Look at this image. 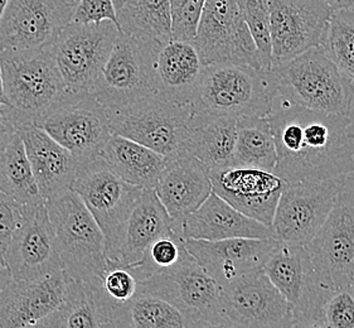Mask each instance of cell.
Returning a JSON list of instances; mask_svg holds the SVG:
<instances>
[{"label": "cell", "mask_w": 354, "mask_h": 328, "mask_svg": "<svg viewBox=\"0 0 354 328\" xmlns=\"http://www.w3.org/2000/svg\"><path fill=\"white\" fill-rule=\"evenodd\" d=\"M269 122L277 154L272 173L285 182L335 179L354 172L349 116L324 114L283 99Z\"/></svg>", "instance_id": "6da1fadb"}, {"label": "cell", "mask_w": 354, "mask_h": 328, "mask_svg": "<svg viewBox=\"0 0 354 328\" xmlns=\"http://www.w3.org/2000/svg\"><path fill=\"white\" fill-rule=\"evenodd\" d=\"M263 72L285 100L324 114H351L353 82L334 64L323 46L309 48Z\"/></svg>", "instance_id": "7a4b0ae2"}, {"label": "cell", "mask_w": 354, "mask_h": 328, "mask_svg": "<svg viewBox=\"0 0 354 328\" xmlns=\"http://www.w3.org/2000/svg\"><path fill=\"white\" fill-rule=\"evenodd\" d=\"M7 107L1 118L15 129L35 124L67 95L50 48L0 52Z\"/></svg>", "instance_id": "3957f363"}, {"label": "cell", "mask_w": 354, "mask_h": 328, "mask_svg": "<svg viewBox=\"0 0 354 328\" xmlns=\"http://www.w3.org/2000/svg\"><path fill=\"white\" fill-rule=\"evenodd\" d=\"M64 271L72 279L97 283L106 269L102 230L72 190L46 200Z\"/></svg>", "instance_id": "277c9868"}, {"label": "cell", "mask_w": 354, "mask_h": 328, "mask_svg": "<svg viewBox=\"0 0 354 328\" xmlns=\"http://www.w3.org/2000/svg\"><path fill=\"white\" fill-rule=\"evenodd\" d=\"M277 91L266 73L248 64H207L192 98V111L232 119L266 118Z\"/></svg>", "instance_id": "5b68a950"}, {"label": "cell", "mask_w": 354, "mask_h": 328, "mask_svg": "<svg viewBox=\"0 0 354 328\" xmlns=\"http://www.w3.org/2000/svg\"><path fill=\"white\" fill-rule=\"evenodd\" d=\"M139 292L168 300L193 327H228L222 289L187 250L177 263L139 280Z\"/></svg>", "instance_id": "8992f818"}, {"label": "cell", "mask_w": 354, "mask_h": 328, "mask_svg": "<svg viewBox=\"0 0 354 328\" xmlns=\"http://www.w3.org/2000/svg\"><path fill=\"white\" fill-rule=\"evenodd\" d=\"M113 134L125 136L165 158L187 153L191 105L153 95L125 107H106Z\"/></svg>", "instance_id": "52a82bcc"}, {"label": "cell", "mask_w": 354, "mask_h": 328, "mask_svg": "<svg viewBox=\"0 0 354 328\" xmlns=\"http://www.w3.org/2000/svg\"><path fill=\"white\" fill-rule=\"evenodd\" d=\"M72 191L77 193L105 236L106 257L119 262L124 228L142 188L115 174L101 157L82 163Z\"/></svg>", "instance_id": "ba28073f"}, {"label": "cell", "mask_w": 354, "mask_h": 328, "mask_svg": "<svg viewBox=\"0 0 354 328\" xmlns=\"http://www.w3.org/2000/svg\"><path fill=\"white\" fill-rule=\"evenodd\" d=\"M162 43L120 32L93 95L105 107H120L156 93L154 56Z\"/></svg>", "instance_id": "9c48e42d"}, {"label": "cell", "mask_w": 354, "mask_h": 328, "mask_svg": "<svg viewBox=\"0 0 354 328\" xmlns=\"http://www.w3.org/2000/svg\"><path fill=\"white\" fill-rule=\"evenodd\" d=\"M323 286L354 284V173L340 176L333 208L305 245Z\"/></svg>", "instance_id": "30bf717a"}, {"label": "cell", "mask_w": 354, "mask_h": 328, "mask_svg": "<svg viewBox=\"0 0 354 328\" xmlns=\"http://www.w3.org/2000/svg\"><path fill=\"white\" fill-rule=\"evenodd\" d=\"M119 33L110 21H71L59 32L50 51L68 93H93Z\"/></svg>", "instance_id": "8fae6325"}, {"label": "cell", "mask_w": 354, "mask_h": 328, "mask_svg": "<svg viewBox=\"0 0 354 328\" xmlns=\"http://www.w3.org/2000/svg\"><path fill=\"white\" fill-rule=\"evenodd\" d=\"M36 125L84 163L100 157L113 136L106 107L91 93H67Z\"/></svg>", "instance_id": "7c38bea8"}, {"label": "cell", "mask_w": 354, "mask_h": 328, "mask_svg": "<svg viewBox=\"0 0 354 328\" xmlns=\"http://www.w3.org/2000/svg\"><path fill=\"white\" fill-rule=\"evenodd\" d=\"M339 179L285 182L271 224L274 239L295 245L309 243L333 208Z\"/></svg>", "instance_id": "4fadbf2b"}, {"label": "cell", "mask_w": 354, "mask_h": 328, "mask_svg": "<svg viewBox=\"0 0 354 328\" xmlns=\"http://www.w3.org/2000/svg\"><path fill=\"white\" fill-rule=\"evenodd\" d=\"M193 42L205 66L248 64L261 71L255 41L236 0H205Z\"/></svg>", "instance_id": "5bb4252c"}, {"label": "cell", "mask_w": 354, "mask_h": 328, "mask_svg": "<svg viewBox=\"0 0 354 328\" xmlns=\"http://www.w3.org/2000/svg\"><path fill=\"white\" fill-rule=\"evenodd\" d=\"M71 0H8L0 18V52L48 50L71 23Z\"/></svg>", "instance_id": "9a60e30c"}, {"label": "cell", "mask_w": 354, "mask_h": 328, "mask_svg": "<svg viewBox=\"0 0 354 328\" xmlns=\"http://www.w3.org/2000/svg\"><path fill=\"white\" fill-rule=\"evenodd\" d=\"M221 289L228 327H295L290 303L263 268L250 271Z\"/></svg>", "instance_id": "2e32d148"}, {"label": "cell", "mask_w": 354, "mask_h": 328, "mask_svg": "<svg viewBox=\"0 0 354 328\" xmlns=\"http://www.w3.org/2000/svg\"><path fill=\"white\" fill-rule=\"evenodd\" d=\"M269 7L272 66L326 42L334 10L324 0H269Z\"/></svg>", "instance_id": "e0dca14e"}, {"label": "cell", "mask_w": 354, "mask_h": 328, "mask_svg": "<svg viewBox=\"0 0 354 328\" xmlns=\"http://www.w3.org/2000/svg\"><path fill=\"white\" fill-rule=\"evenodd\" d=\"M6 265L13 280H32L64 269L46 201L23 205Z\"/></svg>", "instance_id": "ac0fdd59"}, {"label": "cell", "mask_w": 354, "mask_h": 328, "mask_svg": "<svg viewBox=\"0 0 354 328\" xmlns=\"http://www.w3.org/2000/svg\"><path fill=\"white\" fill-rule=\"evenodd\" d=\"M263 271L290 303L295 327H313L323 286L306 246L280 242Z\"/></svg>", "instance_id": "d6986e66"}, {"label": "cell", "mask_w": 354, "mask_h": 328, "mask_svg": "<svg viewBox=\"0 0 354 328\" xmlns=\"http://www.w3.org/2000/svg\"><path fill=\"white\" fill-rule=\"evenodd\" d=\"M212 191L242 214L271 228L285 181L248 167L208 170Z\"/></svg>", "instance_id": "ffe728a7"}, {"label": "cell", "mask_w": 354, "mask_h": 328, "mask_svg": "<svg viewBox=\"0 0 354 328\" xmlns=\"http://www.w3.org/2000/svg\"><path fill=\"white\" fill-rule=\"evenodd\" d=\"M70 280L64 269L32 280H12L0 292V328L37 327L61 306Z\"/></svg>", "instance_id": "44dd1931"}, {"label": "cell", "mask_w": 354, "mask_h": 328, "mask_svg": "<svg viewBox=\"0 0 354 328\" xmlns=\"http://www.w3.org/2000/svg\"><path fill=\"white\" fill-rule=\"evenodd\" d=\"M279 244L280 242L274 237H234L216 242L185 239V248L189 254L221 288L250 271L263 268L270 254L277 249Z\"/></svg>", "instance_id": "7402d4cb"}, {"label": "cell", "mask_w": 354, "mask_h": 328, "mask_svg": "<svg viewBox=\"0 0 354 328\" xmlns=\"http://www.w3.org/2000/svg\"><path fill=\"white\" fill-rule=\"evenodd\" d=\"M154 190L173 220L174 231L180 236L182 222L207 200L212 183L205 164L185 153L167 158Z\"/></svg>", "instance_id": "603a6c76"}, {"label": "cell", "mask_w": 354, "mask_h": 328, "mask_svg": "<svg viewBox=\"0 0 354 328\" xmlns=\"http://www.w3.org/2000/svg\"><path fill=\"white\" fill-rule=\"evenodd\" d=\"M44 200L72 190L81 162L70 150L35 124L17 129Z\"/></svg>", "instance_id": "cb8c5ba5"}, {"label": "cell", "mask_w": 354, "mask_h": 328, "mask_svg": "<svg viewBox=\"0 0 354 328\" xmlns=\"http://www.w3.org/2000/svg\"><path fill=\"white\" fill-rule=\"evenodd\" d=\"M156 95L165 100L191 105L205 64L194 42L170 39L156 48L154 56Z\"/></svg>", "instance_id": "d4e9b609"}, {"label": "cell", "mask_w": 354, "mask_h": 328, "mask_svg": "<svg viewBox=\"0 0 354 328\" xmlns=\"http://www.w3.org/2000/svg\"><path fill=\"white\" fill-rule=\"evenodd\" d=\"M180 236L209 242L234 237H274L271 228L242 214L213 191L196 211L183 220Z\"/></svg>", "instance_id": "484cf974"}, {"label": "cell", "mask_w": 354, "mask_h": 328, "mask_svg": "<svg viewBox=\"0 0 354 328\" xmlns=\"http://www.w3.org/2000/svg\"><path fill=\"white\" fill-rule=\"evenodd\" d=\"M173 220L154 188H142L124 228L119 263L135 264L142 260L147 249L158 239L176 235ZM178 235V234H177Z\"/></svg>", "instance_id": "4316f807"}, {"label": "cell", "mask_w": 354, "mask_h": 328, "mask_svg": "<svg viewBox=\"0 0 354 328\" xmlns=\"http://www.w3.org/2000/svg\"><path fill=\"white\" fill-rule=\"evenodd\" d=\"M236 136V119L193 111L187 140V153L198 158L208 170L231 167Z\"/></svg>", "instance_id": "83f0119b"}, {"label": "cell", "mask_w": 354, "mask_h": 328, "mask_svg": "<svg viewBox=\"0 0 354 328\" xmlns=\"http://www.w3.org/2000/svg\"><path fill=\"white\" fill-rule=\"evenodd\" d=\"M100 282L71 278L61 306L37 327L113 328L111 311L102 297Z\"/></svg>", "instance_id": "f1b7e54d"}, {"label": "cell", "mask_w": 354, "mask_h": 328, "mask_svg": "<svg viewBox=\"0 0 354 328\" xmlns=\"http://www.w3.org/2000/svg\"><path fill=\"white\" fill-rule=\"evenodd\" d=\"M110 170L130 185L154 188L167 158L125 136L113 134L100 153Z\"/></svg>", "instance_id": "f546056e"}, {"label": "cell", "mask_w": 354, "mask_h": 328, "mask_svg": "<svg viewBox=\"0 0 354 328\" xmlns=\"http://www.w3.org/2000/svg\"><path fill=\"white\" fill-rule=\"evenodd\" d=\"M277 145L270 128L269 116L237 120L234 167L272 172L277 165Z\"/></svg>", "instance_id": "4dcf8cb0"}, {"label": "cell", "mask_w": 354, "mask_h": 328, "mask_svg": "<svg viewBox=\"0 0 354 328\" xmlns=\"http://www.w3.org/2000/svg\"><path fill=\"white\" fill-rule=\"evenodd\" d=\"M0 191L21 205L46 201L39 193L18 131L0 148Z\"/></svg>", "instance_id": "1f68e13d"}, {"label": "cell", "mask_w": 354, "mask_h": 328, "mask_svg": "<svg viewBox=\"0 0 354 328\" xmlns=\"http://www.w3.org/2000/svg\"><path fill=\"white\" fill-rule=\"evenodd\" d=\"M191 328L189 322L168 300L148 293H136L133 300L113 314V328Z\"/></svg>", "instance_id": "d6a6232c"}, {"label": "cell", "mask_w": 354, "mask_h": 328, "mask_svg": "<svg viewBox=\"0 0 354 328\" xmlns=\"http://www.w3.org/2000/svg\"><path fill=\"white\" fill-rule=\"evenodd\" d=\"M120 32L156 39H171L169 0H127L116 12Z\"/></svg>", "instance_id": "836d02e7"}, {"label": "cell", "mask_w": 354, "mask_h": 328, "mask_svg": "<svg viewBox=\"0 0 354 328\" xmlns=\"http://www.w3.org/2000/svg\"><path fill=\"white\" fill-rule=\"evenodd\" d=\"M323 47L354 85V7L334 10Z\"/></svg>", "instance_id": "e575fe53"}, {"label": "cell", "mask_w": 354, "mask_h": 328, "mask_svg": "<svg viewBox=\"0 0 354 328\" xmlns=\"http://www.w3.org/2000/svg\"><path fill=\"white\" fill-rule=\"evenodd\" d=\"M313 327L354 328V284L323 286Z\"/></svg>", "instance_id": "d590c367"}, {"label": "cell", "mask_w": 354, "mask_h": 328, "mask_svg": "<svg viewBox=\"0 0 354 328\" xmlns=\"http://www.w3.org/2000/svg\"><path fill=\"white\" fill-rule=\"evenodd\" d=\"M243 21L255 41L261 71H269L272 66V46L270 36L269 0H236Z\"/></svg>", "instance_id": "8d00e7d4"}, {"label": "cell", "mask_w": 354, "mask_h": 328, "mask_svg": "<svg viewBox=\"0 0 354 328\" xmlns=\"http://www.w3.org/2000/svg\"><path fill=\"white\" fill-rule=\"evenodd\" d=\"M100 286L102 297L111 311L113 328V314L136 295L139 279L135 277L129 266L107 257L106 269L104 271Z\"/></svg>", "instance_id": "74e56055"}, {"label": "cell", "mask_w": 354, "mask_h": 328, "mask_svg": "<svg viewBox=\"0 0 354 328\" xmlns=\"http://www.w3.org/2000/svg\"><path fill=\"white\" fill-rule=\"evenodd\" d=\"M187 251L185 239L182 236H164L156 240L145 251L139 263L127 265L134 273L135 277L142 280L154 271H162L176 264Z\"/></svg>", "instance_id": "f35d334b"}, {"label": "cell", "mask_w": 354, "mask_h": 328, "mask_svg": "<svg viewBox=\"0 0 354 328\" xmlns=\"http://www.w3.org/2000/svg\"><path fill=\"white\" fill-rule=\"evenodd\" d=\"M205 0H169L171 39L194 41Z\"/></svg>", "instance_id": "ab89813d"}, {"label": "cell", "mask_w": 354, "mask_h": 328, "mask_svg": "<svg viewBox=\"0 0 354 328\" xmlns=\"http://www.w3.org/2000/svg\"><path fill=\"white\" fill-rule=\"evenodd\" d=\"M23 205L0 191V263L6 265V254L21 220Z\"/></svg>", "instance_id": "60d3db41"}, {"label": "cell", "mask_w": 354, "mask_h": 328, "mask_svg": "<svg viewBox=\"0 0 354 328\" xmlns=\"http://www.w3.org/2000/svg\"><path fill=\"white\" fill-rule=\"evenodd\" d=\"M104 21H113L120 30L113 0H77L71 21L91 24Z\"/></svg>", "instance_id": "b9f144b4"}, {"label": "cell", "mask_w": 354, "mask_h": 328, "mask_svg": "<svg viewBox=\"0 0 354 328\" xmlns=\"http://www.w3.org/2000/svg\"><path fill=\"white\" fill-rule=\"evenodd\" d=\"M15 133H17V129L6 119L0 118V148L12 139V136H15Z\"/></svg>", "instance_id": "7bdbcfd3"}, {"label": "cell", "mask_w": 354, "mask_h": 328, "mask_svg": "<svg viewBox=\"0 0 354 328\" xmlns=\"http://www.w3.org/2000/svg\"><path fill=\"white\" fill-rule=\"evenodd\" d=\"M13 280L12 278V274L7 268V265L0 263V292L6 288V286L10 284V282Z\"/></svg>", "instance_id": "ee69618b"}, {"label": "cell", "mask_w": 354, "mask_h": 328, "mask_svg": "<svg viewBox=\"0 0 354 328\" xmlns=\"http://www.w3.org/2000/svg\"><path fill=\"white\" fill-rule=\"evenodd\" d=\"M329 7L333 10L338 9H344V8H351L354 6V0H324Z\"/></svg>", "instance_id": "f6af8a7d"}, {"label": "cell", "mask_w": 354, "mask_h": 328, "mask_svg": "<svg viewBox=\"0 0 354 328\" xmlns=\"http://www.w3.org/2000/svg\"><path fill=\"white\" fill-rule=\"evenodd\" d=\"M7 107V99L4 95V85H3V75H1V64H0V118L3 109Z\"/></svg>", "instance_id": "bcb514c9"}, {"label": "cell", "mask_w": 354, "mask_h": 328, "mask_svg": "<svg viewBox=\"0 0 354 328\" xmlns=\"http://www.w3.org/2000/svg\"><path fill=\"white\" fill-rule=\"evenodd\" d=\"M113 4H115V8H116V12L120 9L122 6H124V3L127 1V0H113Z\"/></svg>", "instance_id": "7dc6e473"}, {"label": "cell", "mask_w": 354, "mask_h": 328, "mask_svg": "<svg viewBox=\"0 0 354 328\" xmlns=\"http://www.w3.org/2000/svg\"><path fill=\"white\" fill-rule=\"evenodd\" d=\"M8 0H0V18H1V15H3V12H4V8L7 6Z\"/></svg>", "instance_id": "c3c4849f"}, {"label": "cell", "mask_w": 354, "mask_h": 328, "mask_svg": "<svg viewBox=\"0 0 354 328\" xmlns=\"http://www.w3.org/2000/svg\"><path fill=\"white\" fill-rule=\"evenodd\" d=\"M71 1H75V3H77V0H71Z\"/></svg>", "instance_id": "681fc988"}]
</instances>
